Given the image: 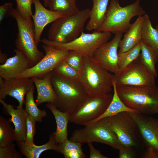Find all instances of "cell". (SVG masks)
<instances>
[{
  "instance_id": "1",
  "label": "cell",
  "mask_w": 158,
  "mask_h": 158,
  "mask_svg": "<svg viewBox=\"0 0 158 158\" xmlns=\"http://www.w3.org/2000/svg\"><path fill=\"white\" fill-rule=\"evenodd\" d=\"M114 75L92 57L84 56L78 80L88 96H96L111 93Z\"/></svg>"
},
{
  "instance_id": "2",
  "label": "cell",
  "mask_w": 158,
  "mask_h": 158,
  "mask_svg": "<svg viewBox=\"0 0 158 158\" xmlns=\"http://www.w3.org/2000/svg\"><path fill=\"white\" fill-rule=\"evenodd\" d=\"M50 73L51 82L57 97L54 105L62 112L72 113L88 97L85 89L78 80L65 78L53 71Z\"/></svg>"
},
{
  "instance_id": "3",
  "label": "cell",
  "mask_w": 158,
  "mask_h": 158,
  "mask_svg": "<svg viewBox=\"0 0 158 158\" xmlns=\"http://www.w3.org/2000/svg\"><path fill=\"white\" fill-rule=\"evenodd\" d=\"M116 90L125 104L137 112L148 115L158 113V87L156 86H121L116 87Z\"/></svg>"
},
{
  "instance_id": "4",
  "label": "cell",
  "mask_w": 158,
  "mask_h": 158,
  "mask_svg": "<svg viewBox=\"0 0 158 158\" xmlns=\"http://www.w3.org/2000/svg\"><path fill=\"white\" fill-rule=\"evenodd\" d=\"M140 1L136 0L131 4L121 7L118 0H111L105 20L96 30L114 34L125 33L131 25L130 21L132 18L146 14L140 5Z\"/></svg>"
},
{
  "instance_id": "5",
  "label": "cell",
  "mask_w": 158,
  "mask_h": 158,
  "mask_svg": "<svg viewBox=\"0 0 158 158\" xmlns=\"http://www.w3.org/2000/svg\"><path fill=\"white\" fill-rule=\"evenodd\" d=\"M87 8L75 14L59 18L51 24L48 31L49 40L64 44L73 40L83 32L85 23L90 16Z\"/></svg>"
},
{
  "instance_id": "6",
  "label": "cell",
  "mask_w": 158,
  "mask_h": 158,
  "mask_svg": "<svg viewBox=\"0 0 158 158\" xmlns=\"http://www.w3.org/2000/svg\"><path fill=\"white\" fill-rule=\"evenodd\" d=\"M13 18L16 20L18 28L17 37L15 41L16 47L27 59L30 68H31L44 55L37 47L33 22L32 21H28L23 18L15 9Z\"/></svg>"
},
{
  "instance_id": "7",
  "label": "cell",
  "mask_w": 158,
  "mask_h": 158,
  "mask_svg": "<svg viewBox=\"0 0 158 158\" xmlns=\"http://www.w3.org/2000/svg\"><path fill=\"white\" fill-rule=\"evenodd\" d=\"M111 36L110 32L95 30L92 33L83 32L77 38L70 42L62 44L43 38L41 40L43 44L50 45L62 50L74 51L84 56L92 57L96 50L109 41Z\"/></svg>"
},
{
  "instance_id": "8",
  "label": "cell",
  "mask_w": 158,
  "mask_h": 158,
  "mask_svg": "<svg viewBox=\"0 0 158 158\" xmlns=\"http://www.w3.org/2000/svg\"><path fill=\"white\" fill-rule=\"evenodd\" d=\"M70 140L82 144L96 142L110 146L118 150L122 144L109 126L106 118L96 123L75 130Z\"/></svg>"
},
{
  "instance_id": "9",
  "label": "cell",
  "mask_w": 158,
  "mask_h": 158,
  "mask_svg": "<svg viewBox=\"0 0 158 158\" xmlns=\"http://www.w3.org/2000/svg\"><path fill=\"white\" fill-rule=\"evenodd\" d=\"M106 118L122 144L134 148L142 145L136 124L129 112H122Z\"/></svg>"
},
{
  "instance_id": "10",
  "label": "cell",
  "mask_w": 158,
  "mask_h": 158,
  "mask_svg": "<svg viewBox=\"0 0 158 158\" xmlns=\"http://www.w3.org/2000/svg\"><path fill=\"white\" fill-rule=\"evenodd\" d=\"M111 93L96 96H88L75 111L71 113L70 122L84 125L100 116L107 109L113 97Z\"/></svg>"
},
{
  "instance_id": "11",
  "label": "cell",
  "mask_w": 158,
  "mask_h": 158,
  "mask_svg": "<svg viewBox=\"0 0 158 158\" xmlns=\"http://www.w3.org/2000/svg\"><path fill=\"white\" fill-rule=\"evenodd\" d=\"M116 87L155 86V77L149 71L139 56L117 76Z\"/></svg>"
},
{
  "instance_id": "12",
  "label": "cell",
  "mask_w": 158,
  "mask_h": 158,
  "mask_svg": "<svg viewBox=\"0 0 158 158\" xmlns=\"http://www.w3.org/2000/svg\"><path fill=\"white\" fill-rule=\"evenodd\" d=\"M42 47L45 53L43 57L35 66L23 72L17 78H42L52 71L60 62L64 60L70 51L59 49L44 44Z\"/></svg>"
},
{
  "instance_id": "13",
  "label": "cell",
  "mask_w": 158,
  "mask_h": 158,
  "mask_svg": "<svg viewBox=\"0 0 158 158\" xmlns=\"http://www.w3.org/2000/svg\"><path fill=\"white\" fill-rule=\"evenodd\" d=\"M122 36V33L115 34L111 41L96 50L92 57L102 67L115 76L119 73L118 49Z\"/></svg>"
},
{
  "instance_id": "14",
  "label": "cell",
  "mask_w": 158,
  "mask_h": 158,
  "mask_svg": "<svg viewBox=\"0 0 158 158\" xmlns=\"http://www.w3.org/2000/svg\"><path fill=\"white\" fill-rule=\"evenodd\" d=\"M129 113L136 124L145 148L152 147L158 151V119L138 112Z\"/></svg>"
},
{
  "instance_id": "15",
  "label": "cell",
  "mask_w": 158,
  "mask_h": 158,
  "mask_svg": "<svg viewBox=\"0 0 158 158\" xmlns=\"http://www.w3.org/2000/svg\"><path fill=\"white\" fill-rule=\"evenodd\" d=\"M32 78H16L8 80L0 77V99H4L7 95L13 97L19 102L17 108H23L24 97L32 89L35 88Z\"/></svg>"
},
{
  "instance_id": "16",
  "label": "cell",
  "mask_w": 158,
  "mask_h": 158,
  "mask_svg": "<svg viewBox=\"0 0 158 158\" xmlns=\"http://www.w3.org/2000/svg\"><path fill=\"white\" fill-rule=\"evenodd\" d=\"M35 8L32 16L34 24L35 39L38 46L41 41V36L44 27L57 19L65 16L62 13L48 10L41 3L40 0H32Z\"/></svg>"
},
{
  "instance_id": "17",
  "label": "cell",
  "mask_w": 158,
  "mask_h": 158,
  "mask_svg": "<svg viewBox=\"0 0 158 158\" xmlns=\"http://www.w3.org/2000/svg\"><path fill=\"white\" fill-rule=\"evenodd\" d=\"M4 113L10 116L9 121L14 126L15 141H25L26 135V118L28 114L25 109L17 108L7 104L3 99H0Z\"/></svg>"
},
{
  "instance_id": "18",
  "label": "cell",
  "mask_w": 158,
  "mask_h": 158,
  "mask_svg": "<svg viewBox=\"0 0 158 158\" xmlns=\"http://www.w3.org/2000/svg\"><path fill=\"white\" fill-rule=\"evenodd\" d=\"M15 54L7 59L5 62L0 65V77L8 80L17 78L21 73L30 68L29 63L23 55L17 49Z\"/></svg>"
},
{
  "instance_id": "19",
  "label": "cell",
  "mask_w": 158,
  "mask_h": 158,
  "mask_svg": "<svg viewBox=\"0 0 158 158\" xmlns=\"http://www.w3.org/2000/svg\"><path fill=\"white\" fill-rule=\"evenodd\" d=\"M36 88L37 96L35 103L37 106L45 102L54 105L57 97L51 80L50 73L42 78H32Z\"/></svg>"
},
{
  "instance_id": "20",
  "label": "cell",
  "mask_w": 158,
  "mask_h": 158,
  "mask_svg": "<svg viewBox=\"0 0 158 158\" xmlns=\"http://www.w3.org/2000/svg\"><path fill=\"white\" fill-rule=\"evenodd\" d=\"M144 20V16L138 17L135 22L131 24L121 40L118 53L127 51L139 43L142 39V30Z\"/></svg>"
},
{
  "instance_id": "21",
  "label": "cell",
  "mask_w": 158,
  "mask_h": 158,
  "mask_svg": "<svg viewBox=\"0 0 158 158\" xmlns=\"http://www.w3.org/2000/svg\"><path fill=\"white\" fill-rule=\"evenodd\" d=\"M46 107L51 111L54 117L56 125V131L54 132L55 139L58 144L61 143L68 138V125L71 113L69 111L62 112L50 103L47 104Z\"/></svg>"
},
{
  "instance_id": "22",
  "label": "cell",
  "mask_w": 158,
  "mask_h": 158,
  "mask_svg": "<svg viewBox=\"0 0 158 158\" xmlns=\"http://www.w3.org/2000/svg\"><path fill=\"white\" fill-rule=\"evenodd\" d=\"M49 140L47 143L40 146L33 144H25L24 141L16 142L22 154L27 158H38L44 151L52 150L57 151L58 144L55 140L53 132L49 136Z\"/></svg>"
},
{
  "instance_id": "23",
  "label": "cell",
  "mask_w": 158,
  "mask_h": 158,
  "mask_svg": "<svg viewBox=\"0 0 158 158\" xmlns=\"http://www.w3.org/2000/svg\"><path fill=\"white\" fill-rule=\"evenodd\" d=\"M109 1L92 0L93 6L86 26L87 30H97L103 23L106 18Z\"/></svg>"
},
{
  "instance_id": "24",
  "label": "cell",
  "mask_w": 158,
  "mask_h": 158,
  "mask_svg": "<svg viewBox=\"0 0 158 158\" xmlns=\"http://www.w3.org/2000/svg\"><path fill=\"white\" fill-rule=\"evenodd\" d=\"M114 74L113 80L114 93L112 100L104 113L97 119L86 123L84 126L93 124L100 120L116 115L122 112H137L136 111L127 106L118 96L116 90V87Z\"/></svg>"
},
{
  "instance_id": "25",
  "label": "cell",
  "mask_w": 158,
  "mask_h": 158,
  "mask_svg": "<svg viewBox=\"0 0 158 158\" xmlns=\"http://www.w3.org/2000/svg\"><path fill=\"white\" fill-rule=\"evenodd\" d=\"M140 43L141 52L139 57L150 73L157 77V74L155 65L158 60V53L142 40Z\"/></svg>"
},
{
  "instance_id": "26",
  "label": "cell",
  "mask_w": 158,
  "mask_h": 158,
  "mask_svg": "<svg viewBox=\"0 0 158 158\" xmlns=\"http://www.w3.org/2000/svg\"><path fill=\"white\" fill-rule=\"evenodd\" d=\"M144 16L141 40L158 53V30L153 28L147 14Z\"/></svg>"
},
{
  "instance_id": "27",
  "label": "cell",
  "mask_w": 158,
  "mask_h": 158,
  "mask_svg": "<svg viewBox=\"0 0 158 158\" xmlns=\"http://www.w3.org/2000/svg\"><path fill=\"white\" fill-rule=\"evenodd\" d=\"M48 6L50 10L61 13L65 16L75 14L80 11L76 0H48Z\"/></svg>"
},
{
  "instance_id": "28",
  "label": "cell",
  "mask_w": 158,
  "mask_h": 158,
  "mask_svg": "<svg viewBox=\"0 0 158 158\" xmlns=\"http://www.w3.org/2000/svg\"><path fill=\"white\" fill-rule=\"evenodd\" d=\"M34 90L35 88L32 89L26 95L25 109L28 115L36 122H41L42 118L47 116V112L45 109L41 110L37 107L34 98Z\"/></svg>"
},
{
  "instance_id": "29",
  "label": "cell",
  "mask_w": 158,
  "mask_h": 158,
  "mask_svg": "<svg viewBox=\"0 0 158 158\" xmlns=\"http://www.w3.org/2000/svg\"><path fill=\"white\" fill-rule=\"evenodd\" d=\"M140 52L141 46L139 42L133 48L127 51L118 53V74L137 59Z\"/></svg>"
},
{
  "instance_id": "30",
  "label": "cell",
  "mask_w": 158,
  "mask_h": 158,
  "mask_svg": "<svg viewBox=\"0 0 158 158\" xmlns=\"http://www.w3.org/2000/svg\"><path fill=\"white\" fill-rule=\"evenodd\" d=\"M8 120L0 116V147L7 146L15 141L14 128Z\"/></svg>"
},
{
  "instance_id": "31",
  "label": "cell",
  "mask_w": 158,
  "mask_h": 158,
  "mask_svg": "<svg viewBox=\"0 0 158 158\" xmlns=\"http://www.w3.org/2000/svg\"><path fill=\"white\" fill-rule=\"evenodd\" d=\"M53 71L65 78L78 80L79 72L69 65L64 60L60 62Z\"/></svg>"
},
{
  "instance_id": "32",
  "label": "cell",
  "mask_w": 158,
  "mask_h": 158,
  "mask_svg": "<svg viewBox=\"0 0 158 158\" xmlns=\"http://www.w3.org/2000/svg\"><path fill=\"white\" fill-rule=\"evenodd\" d=\"M17 6L16 9L20 16L27 21H32L33 15L32 6V0H16Z\"/></svg>"
},
{
  "instance_id": "33",
  "label": "cell",
  "mask_w": 158,
  "mask_h": 158,
  "mask_svg": "<svg viewBox=\"0 0 158 158\" xmlns=\"http://www.w3.org/2000/svg\"><path fill=\"white\" fill-rule=\"evenodd\" d=\"M84 56L79 52L70 51L64 60L69 65L79 72L82 68Z\"/></svg>"
},
{
  "instance_id": "34",
  "label": "cell",
  "mask_w": 158,
  "mask_h": 158,
  "mask_svg": "<svg viewBox=\"0 0 158 158\" xmlns=\"http://www.w3.org/2000/svg\"><path fill=\"white\" fill-rule=\"evenodd\" d=\"M82 144L79 142L72 141L67 138L63 142L58 144V149L56 152L63 155L71 151L83 152Z\"/></svg>"
},
{
  "instance_id": "35",
  "label": "cell",
  "mask_w": 158,
  "mask_h": 158,
  "mask_svg": "<svg viewBox=\"0 0 158 158\" xmlns=\"http://www.w3.org/2000/svg\"><path fill=\"white\" fill-rule=\"evenodd\" d=\"M36 121L28 115L26 118V135L24 141L26 144L34 143V138L36 132Z\"/></svg>"
},
{
  "instance_id": "36",
  "label": "cell",
  "mask_w": 158,
  "mask_h": 158,
  "mask_svg": "<svg viewBox=\"0 0 158 158\" xmlns=\"http://www.w3.org/2000/svg\"><path fill=\"white\" fill-rule=\"evenodd\" d=\"M22 156L17 151L13 143L0 147V158H20Z\"/></svg>"
},
{
  "instance_id": "37",
  "label": "cell",
  "mask_w": 158,
  "mask_h": 158,
  "mask_svg": "<svg viewBox=\"0 0 158 158\" xmlns=\"http://www.w3.org/2000/svg\"><path fill=\"white\" fill-rule=\"evenodd\" d=\"M14 9L12 3H7L0 6V22L8 17L13 18Z\"/></svg>"
},
{
  "instance_id": "38",
  "label": "cell",
  "mask_w": 158,
  "mask_h": 158,
  "mask_svg": "<svg viewBox=\"0 0 158 158\" xmlns=\"http://www.w3.org/2000/svg\"><path fill=\"white\" fill-rule=\"evenodd\" d=\"M134 148L129 145L121 144L118 150L119 158H132L134 156Z\"/></svg>"
},
{
  "instance_id": "39",
  "label": "cell",
  "mask_w": 158,
  "mask_h": 158,
  "mask_svg": "<svg viewBox=\"0 0 158 158\" xmlns=\"http://www.w3.org/2000/svg\"><path fill=\"white\" fill-rule=\"evenodd\" d=\"M90 151V158H108L101 154L100 151L96 149L94 146L92 142L87 143Z\"/></svg>"
},
{
  "instance_id": "40",
  "label": "cell",
  "mask_w": 158,
  "mask_h": 158,
  "mask_svg": "<svg viewBox=\"0 0 158 158\" xmlns=\"http://www.w3.org/2000/svg\"><path fill=\"white\" fill-rule=\"evenodd\" d=\"M142 157L144 158H158V151L152 147L145 148Z\"/></svg>"
},
{
  "instance_id": "41",
  "label": "cell",
  "mask_w": 158,
  "mask_h": 158,
  "mask_svg": "<svg viewBox=\"0 0 158 158\" xmlns=\"http://www.w3.org/2000/svg\"><path fill=\"white\" fill-rule=\"evenodd\" d=\"M63 155L65 158H84L86 157L83 152L77 151L69 152Z\"/></svg>"
},
{
  "instance_id": "42",
  "label": "cell",
  "mask_w": 158,
  "mask_h": 158,
  "mask_svg": "<svg viewBox=\"0 0 158 158\" xmlns=\"http://www.w3.org/2000/svg\"><path fill=\"white\" fill-rule=\"evenodd\" d=\"M7 55L2 52L1 50L0 51V63L1 64L4 63L7 59Z\"/></svg>"
},
{
  "instance_id": "43",
  "label": "cell",
  "mask_w": 158,
  "mask_h": 158,
  "mask_svg": "<svg viewBox=\"0 0 158 158\" xmlns=\"http://www.w3.org/2000/svg\"><path fill=\"white\" fill-rule=\"evenodd\" d=\"M44 4L46 7L48 6V0H43Z\"/></svg>"
},
{
  "instance_id": "44",
  "label": "cell",
  "mask_w": 158,
  "mask_h": 158,
  "mask_svg": "<svg viewBox=\"0 0 158 158\" xmlns=\"http://www.w3.org/2000/svg\"><path fill=\"white\" fill-rule=\"evenodd\" d=\"M156 28L158 30V24H157L156 26Z\"/></svg>"
}]
</instances>
